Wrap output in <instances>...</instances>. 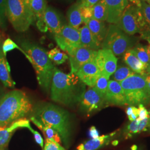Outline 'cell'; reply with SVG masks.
<instances>
[{"instance_id": "6da1fadb", "label": "cell", "mask_w": 150, "mask_h": 150, "mask_svg": "<svg viewBox=\"0 0 150 150\" xmlns=\"http://www.w3.org/2000/svg\"><path fill=\"white\" fill-rule=\"evenodd\" d=\"M85 84L75 74H64L55 67L51 84V98L54 102L73 106L80 100Z\"/></svg>"}, {"instance_id": "7a4b0ae2", "label": "cell", "mask_w": 150, "mask_h": 150, "mask_svg": "<svg viewBox=\"0 0 150 150\" xmlns=\"http://www.w3.org/2000/svg\"><path fill=\"white\" fill-rule=\"evenodd\" d=\"M32 116L56 131L65 147L70 146L72 129L70 115L66 110L50 103H43L33 110Z\"/></svg>"}, {"instance_id": "3957f363", "label": "cell", "mask_w": 150, "mask_h": 150, "mask_svg": "<svg viewBox=\"0 0 150 150\" xmlns=\"http://www.w3.org/2000/svg\"><path fill=\"white\" fill-rule=\"evenodd\" d=\"M33 111L32 103L23 91L14 90L0 100V127L25 118Z\"/></svg>"}, {"instance_id": "277c9868", "label": "cell", "mask_w": 150, "mask_h": 150, "mask_svg": "<svg viewBox=\"0 0 150 150\" xmlns=\"http://www.w3.org/2000/svg\"><path fill=\"white\" fill-rule=\"evenodd\" d=\"M21 46L35 70L40 86L43 90L48 91L55 67L49 59L47 52L40 46L28 41H22Z\"/></svg>"}, {"instance_id": "5b68a950", "label": "cell", "mask_w": 150, "mask_h": 150, "mask_svg": "<svg viewBox=\"0 0 150 150\" xmlns=\"http://www.w3.org/2000/svg\"><path fill=\"white\" fill-rule=\"evenodd\" d=\"M119 83L123 88L127 105H150V89L146 81V75L134 74Z\"/></svg>"}, {"instance_id": "8992f818", "label": "cell", "mask_w": 150, "mask_h": 150, "mask_svg": "<svg viewBox=\"0 0 150 150\" xmlns=\"http://www.w3.org/2000/svg\"><path fill=\"white\" fill-rule=\"evenodd\" d=\"M6 17L18 32L26 31L36 19L25 0H7Z\"/></svg>"}, {"instance_id": "52a82bcc", "label": "cell", "mask_w": 150, "mask_h": 150, "mask_svg": "<svg viewBox=\"0 0 150 150\" xmlns=\"http://www.w3.org/2000/svg\"><path fill=\"white\" fill-rule=\"evenodd\" d=\"M134 41L128 35L115 24H111L107 29L105 39L101 45L102 49H107L112 51L116 56L125 54L132 48Z\"/></svg>"}, {"instance_id": "ba28073f", "label": "cell", "mask_w": 150, "mask_h": 150, "mask_svg": "<svg viewBox=\"0 0 150 150\" xmlns=\"http://www.w3.org/2000/svg\"><path fill=\"white\" fill-rule=\"evenodd\" d=\"M121 30L128 35L140 33L147 25L141 8L129 4L117 24Z\"/></svg>"}, {"instance_id": "9c48e42d", "label": "cell", "mask_w": 150, "mask_h": 150, "mask_svg": "<svg viewBox=\"0 0 150 150\" xmlns=\"http://www.w3.org/2000/svg\"><path fill=\"white\" fill-rule=\"evenodd\" d=\"M54 39L59 48L69 54L75 49L81 47L79 29L69 25H63L60 32L54 35Z\"/></svg>"}, {"instance_id": "30bf717a", "label": "cell", "mask_w": 150, "mask_h": 150, "mask_svg": "<svg viewBox=\"0 0 150 150\" xmlns=\"http://www.w3.org/2000/svg\"><path fill=\"white\" fill-rule=\"evenodd\" d=\"M79 103L81 111L87 116L101 110L107 104L105 98L94 87H90L85 90Z\"/></svg>"}, {"instance_id": "8fae6325", "label": "cell", "mask_w": 150, "mask_h": 150, "mask_svg": "<svg viewBox=\"0 0 150 150\" xmlns=\"http://www.w3.org/2000/svg\"><path fill=\"white\" fill-rule=\"evenodd\" d=\"M95 62L101 75L106 76L108 79L117 67V59L110 50H98Z\"/></svg>"}, {"instance_id": "7c38bea8", "label": "cell", "mask_w": 150, "mask_h": 150, "mask_svg": "<svg viewBox=\"0 0 150 150\" xmlns=\"http://www.w3.org/2000/svg\"><path fill=\"white\" fill-rule=\"evenodd\" d=\"M97 51L85 47H79L69 54L71 73L76 74L84 64L95 59Z\"/></svg>"}, {"instance_id": "4fadbf2b", "label": "cell", "mask_w": 150, "mask_h": 150, "mask_svg": "<svg viewBox=\"0 0 150 150\" xmlns=\"http://www.w3.org/2000/svg\"><path fill=\"white\" fill-rule=\"evenodd\" d=\"M75 75L85 85L93 87L101 74L95 59L83 64L76 72Z\"/></svg>"}, {"instance_id": "5bb4252c", "label": "cell", "mask_w": 150, "mask_h": 150, "mask_svg": "<svg viewBox=\"0 0 150 150\" xmlns=\"http://www.w3.org/2000/svg\"><path fill=\"white\" fill-rule=\"evenodd\" d=\"M105 100L106 103L110 105L120 106L127 105L122 87L119 82L113 80L108 81Z\"/></svg>"}, {"instance_id": "9a60e30c", "label": "cell", "mask_w": 150, "mask_h": 150, "mask_svg": "<svg viewBox=\"0 0 150 150\" xmlns=\"http://www.w3.org/2000/svg\"><path fill=\"white\" fill-rule=\"evenodd\" d=\"M30 121L26 118H21L13 122L10 125L0 127V150H4L7 147L12 136L19 128H28Z\"/></svg>"}, {"instance_id": "2e32d148", "label": "cell", "mask_w": 150, "mask_h": 150, "mask_svg": "<svg viewBox=\"0 0 150 150\" xmlns=\"http://www.w3.org/2000/svg\"><path fill=\"white\" fill-rule=\"evenodd\" d=\"M107 6L106 21L111 24H117L123 12L129 5L127 0H104Z\"/></svg>"}, {"instance_id": "e0dca14e", "label": "cell", "mask_w": 150, "mask_h": 150, "mask_svg": "<svg viewBox=\"0 0 150 150\" xmlns=\"http://www.w3.org/2000/svg\"><path fill=\"white\" fill-rule=\"evenodd\" d=\"M117 134L114 131L108 134H103L96 139H91L81 144L77 147V150H98L109 145Z\"/></svg>"}, {"instance_id": "ac0fdd59", "label": "cell", "mask_w": 150, "mask_h": 150, "mask_svg": "<svg viewBox=\"0 0 150 150\" xmlns=\"http://www.w3.org/2000/svg\"><path fill=\"white\" fill-rule=\"evenodd\" d=\"M149 118H146L139 121L137 118L130 121L123 128L122 136L125 139H131L137 134L147 131V124Z\"/></svg>"}, {"instance_id": "d6986e66", "label": "cell", "mask_w": 150, "mask_h": 150, "mask_svg": "<svg viewBox=\"0 0 150 150\" xmlns=\"http://www.w3.org/2000/svg\"><path fill=\"white\" fill-rule=\"evenodd\" d=\"M43 18L48 28L54 35L60 32L63 25L59 14L54 8L47 6L43 13Z\"/></svg>"}, {"instance_id": "ffe728a7", "label": "cell", "mask_w": 150, "mask_h": 150, "mask_svg": "<svg viewBox=\"0 0 150 150\" xmlns=\"http://www.w3.org/2000/svg\"><path fill=\"white\" fill-rule=\"evenodd\" d=\"M123 59L129 68L134 73L144 76L147 75L146 72L149 66L142 63L137 58L132 48L127 50L123 54Z\"/></svg>"}, {"instance_id": "44dd1931", "label": "cell", "mask_w": 150, "mask_h": 150, "mask_svg": "<svg viewBox=\"0 0 150 150\" xmlns=\"http://www.w3.org/2000/svg\"><path fill=\"white\" fill-rule=\"evenodd\" d=\"M2 43L0 40V81L5 87L13 88L15 83L11 78L10 66L2 51Z\"/></svg>"}, {"instance_id": "7402d4cb", "label": "cell", "mask_w": 150, "mask_h": 150, "mask_svg": "<svg viewBox=\"0 0 150 150\" xmlns=\"http://www.w3.org/2000/svg\"><path fill=\"white\" fill-rule=\"evenodd\" d=\"M86 25L97 42L101 46L102 42L106 36L108 29L105 22L92 18L86 23Z\"/></svg>"}, {"instance_id": "603a6c76", "label": "cell", "mask_w": 150, "mask_h": 150, "mask_svg": "<svg viewBox=\"0 0 150 150\" xmlns=\"http://www.w3.org/2000/svg\"><path fill=\"white\" fill-rule=\"evenodd\" d=\"M79 31L81 47L95 51H98L101 48V45L97 42L86 25L80 28Z\"/></svg>"}, {"instance_id": "cb8c5ba5", "label": "cell", "mask_w": 150, "mask_h": 150, "mask_svg": "<svg viewBox=\"0 0 150 150\" xmlns=\"http://www.w3.org/2000/svg\"><path fill=\"white\" fill-rule=\"evenodd\" d=\"M28 7L35 18H43V13L47 7L46 0H25Z\"/></svg>"}, {"instance_id": "d4e9b609", "label": "cell", "mask_w": 150, "mask_h": 150, "mask_svg": "<svg viewBox=\"0 0 150 150\" xmlns=\"http://www.w3.org/2000/svg\"><path fill=\"white\" fill-rule=\"evenodd\" d=\"M67 20L69 25L77 29H79L81 25L83 22L80 6L77 4H75L69 8L67 12Z\"/></svg>"}, {"instance_id": "484cf974", "label": "cell", "mask_w": 150, "mask_h": 150, "mask_svg": "<svg viewBox=\"0 0 150 150\" xmlns=\"http://www.w3.org/2000/svg\"><path fill=\"white\" fill-rule=\"evenodd\" d=\"M30 119L33 123H34L39 129L42 131L43 134L46 136L47 139H52L59 144H61L62 142L59 134H58V133L56 131H54V129H52L49 126L43 125V123L40 122L33 116H31Z\"/></svg>"}, {"instance_id": "4316f807", "label": "cell", "mask_w": 150, "mask_h": 150, "mask_svg": "<svg viewBox=\"0 0 150 150\" xmlns=\"http://www.w3.org/2000/svg\"><path fill=\"white\" fill-rule=\"evenodd\" d=\"M92 18L100 21L104 22L107 20V6L104 0L99 1L96 4L92 7Z\"/></svg>"}, {"instance_id": "83f0119b", "label": "cell", "mask_w": 150, "mask_h": 150, "mask_svg": "<svg viewBox=\"0 0 150 150\" xmlns=\"http://www.w3.org/2000/svg\"><path fill=\"white\" fill-rule=\"evenodd\" d=\"M134 72L129 69L128 66H120L117 67V69L113 74V80L116 81L118 82L126 79L129 76L134 75Z\"/></svg>"}, {"instance_id": "f1b7e54d", "label": "cell", "mask_w": 150, "mask_h": 150, "mask_svg": "<svg viewBox=\"0 0 150 150\" xmlns=\"http://www.w3.org/2000/svg\"><path fill=\"white\" fill-rule=\"evenodd\" d=\"M134 54L137 58L144 64L150 66V56L147 51V46H142L141 45H137L134 47L132 48Z\"/></svg>"}, {"instance_id": "f546056e", "label": "cell", "mask_w": 150, "mask_h": 150, "mask_svg": "<svg viewBox=\"0 0 150 150\" xmlns=\"http://www.w3.org/2000/svg\"><path fill=\"white\" fill-rule=\"evenodd\" d=\"M47 54L48 57L51 61H52L57 64H62L69 59L67 55L64 54V52H61L57 47L47 52Z\"/></svg>"}, {"instance_id": "4dcf8cb0", "label": "cell", "mask_w": 150, "mask_h": 150, "mask_svg": "<svg viewBox=\"0 0 150 150\" xmlns=\"http://www.w3.org/2000/svg\"><path fill=\"white\" fill-rule=\"evenodd\" d=\"M109 79L103 75H101L93 87L100 95L105 98Z\"/></svg>"}, {"instance_id": "1f68e13d", "label": "cell", "mask_w": 150, "mask_h": 150, "mask_svg": "<svg viewBox=\"0 0 150 150\" xmlns=\"http://www.w3.org/2000/svg\"><path fill=\"white\" fill-rule=\"evenodd\" d=\"M16 48L20 50L25 55V56L27 57V54L25 53V52L21 47H18V45L16 44L15 42H14L11 38H7L2 43V51L6 56V54L8 52Z\"/></svg>"}, {"instance_id": "d6a6232c", "label": "cell", "mask_w": 150, "mask_h": 150, "mask_svg": "<svg viewBox=\"0 0 150 150\" xmlns=\"http://www.w3.org/2000/svg\"><path fill=\"white\" fill-rule=\"evenodd\" d=\"M42 150H66L60 144L52 139H47L45 140V144Z\"/></svg>"}, {"instance_id": "836d02e7", "label": "cell", "mask_w": 150, "mask_h": 150, "mask_svg": "<svg viewBox=\"0 0 150 150\" xmlns=\"http://www.w3.org/2000/svg\"><path fill=\"white\" fill-rule=\"evenodd\" d=\"M141 10L145 18L147 25H150V5L146 2L141 1Z\"/></svg>"}, {"instance_id": "e575fe53", "label": "cell", "mask_w": 150, "mask_h": 150, "mask_svg": "<svg viewBox=\"0 0 150 150\" xmlns=\"http://www.w3.org/2000/svg\"><path fill=\"white\" fill-rule=\"evenodd\" d=\"M80 6L81 14L83 19V21L86 23L90 20L92 18V7Z\"/></svg>"}, {"instance_id": "d590c367", "label": "cell", "mask_w": 150, "mask_h": 150, "mask_svg": "<svg viewBox=\"0 0 150 150\" xmlns=\"http://www.w3.org/2000/svg\"><path fill=\"white\" fill-rule=\"evenodd\" d=\"M6 1L7 0H0V17L3 29L6 28Z\"/></svg>"}, {"instance_id": "8d00e7d4", "label": "cell", "mask_w": 150, "mask_h": 150, "mask_svg": "<svg viewBox=\"0 0 150 150\" xmlns=\"http://www.w3.org/2000/svg\"><path fill=\"white\" fill-rule=\"evenodd\" d=\"M28 129H29V130L32 132V134H33L36 143L38 145H40L42 149H43L44 147V142H43V139L41 135L38 131H35L32 129L31 126H29Z\"/></svg>"}, {"instance_id": "74e56055", "label": "cell", "mask_w": 150, "mask_h": 150, "mask_svg": "<svg viewBox=\"0 0 150 150\" xmlns=\"http://www.w3.org/2000/svg\"><path fill=\"white\" fill-rule=\"evenodd\" d=\"M138 113H139V117L137 119L139 121H142L145 118L149 117V111L146 109V108L143 105H139Z\"/></svg>"}, {"instance_id": "f35d334b", "label": "cell", "mask_w": 150, "mask_h": 150, "mask_svg": "<svg viewBox=\"0 0 150 150\" xmlns=\"http://www.w3.org/2000/svg\"><path fill=\"white\" fill-rule=\"evenodd\" d=\"M100 0H78L76 4L82 7H92L96 4Z\"/></svg>"}, {"instance_id": "ab89813d", "label": "cell", "mask_w": 150, "mask_h": 150, "mask_svg": "<svg viewBox=\"0 0 150 150\" xmlns=\"http://www.w3.org/2000/svg\"><path fill=\"white\" fill-rule=\"evenodd\" d=\"M141 37L150 43V25H147L140 32Z\"/></svg>"}, {"instance_id": "60d3db41", "label": "cell", "mask_w": 150, "mask_h": 150, "mask_svg": "<svg viewBox=\"0 0 150 150\" xmlns=\"http://www.w3.org/2000/svg\"><path fill=\"white\" fill-rule=\"evenodd\" d=\"M37 26H38V28L39 29L40 31L43 32L47 31L48 27L47 26V25L44 21L43 18L38 20V22H37Z\"/></svg>"}, {"instance_id": "b9f144b4", "label": "cell", "mask_w": 150, "mask_h": 150, "mask_svg": "<svg viewBox=\"0 0 150 150\" xmlns=\"http://www.w3.org/2000/svg\"><path fill=\"white\" fill-rule=\"evenodd\" d=\"M88 133H89V136L91 139H96L100 136L99 132L96 128V127L95 126H91L90 129H89Z\"/></svg>"}, {"instance_id": "7bdbcfd3", "label": "cell", "mask_w": 150, "mask_h": 150, "mask_svg": "<svg viewBox=\"0 0 150 150\" xmlns=\"http://www.w3.org/2000/svg\"><path fill=\"white\" fill-rule=\"evenodd\" d=\"M134 106H129L126 110V113L127 115V116H129L132 113L134 112Z\"/></svg>"}, {"instance_id": "ee69618b", "label": "cell", "mask_w": 150, "mask_h": 150, "mask_svg": "<svg viewBox=\"0 0 150 150\" xmlns=\"http://www.w3.org/2000/svg\"><path fill=\"white\" fill-rule=\"evenodd\" d=\"M127 1L131 2L132 4H134V5L136 6L137 7L141 8V0H127Z\"/></svg>"}, {"instance_id": "f6af8a7d", "label": "cell", "mask_w": 150, "mask_h": 150, "mask_svg": "<svg viewBox=\"0 0 150 150\" xmlns=\"http://www.w3.org/2000/svg\"><path fill=\"white\" fill-rule=\"evenodd\" d=\"M5 91L4 87L1 85H0V100L2 98V97L5 95Z\"/></svg>"}, {"instance_id": "bcb514c9", "label": "cell", "mask_w": 150, "mask_h": 150, "mask_svg": "<svg viewBox=\"0 0 150 150\" xmlns=\"http://www.w3.org/2000/svg\"><path fill=\"white\" fill-rule=\"evenodd\" d=\"M146 81L148 84V86L150 89V74H148L146 75Z\"/></svg>"}, {"instance_id": "7dc6e473", "label": "cell", "mask_w": 150, "mask_h": 150, "mask_svg": "<svg viewBox=\"0 0 150 150\" xmlns=\"http://www.w3.org/2000/svg\"><path fill=\"white\" fill-rule=\"evenodd\" d=\"M111 144L113 146H117L119 144V141L117 139H115L111 142Z\"/></svg>"}, {"instance_id": "c3c4849f", "label": "cell", "mask_w": 150, "mask_h": 150, "mask_svg": "<svg viewBox=\"0 0 150 150\" xmlns=\"http://www.w3.org/2000/svg\"><path fill=\"white\" fill-rule=\"evenodd\" d=\"M149 121H148V124H147V131H150V110L149 111Z\"/></svg>"}, {"instance_id": "681fc988", "label": "cell", "mask_w": 150, "mask_h": 150, "mask_svg": "<svg viewBox=\"0 0 150 150\" xmlns=\"http://www.w3.org/2000/svg\"><path fill=\"white\" fill-rule=\"evenodd\" d=\"M131 150H138V147H137V145H132L131 147Z\"/></svg>"}, {"instance_id": "f907efd6", "label": "cell", "mask_w": 150, "mask_h": 150, "mask_svg": "<svg viewBox=\"0 0 150 150\" xmlns=\"http://www.w3.org/2000/svg\"><path fill=\"white\" fill-rule=\"evenodd\" d=\"M147 51H148L150 56V43H149V45L147 46Z\"/></svg>"}, {"instance_id": "816d5d0a", "label": "cell", "mask_w": 150, "mask_h": 150, "mask_svg": "<svg viewBox=\"0 0 150 150\" xmlns=\"http://www.w3.org/2000/svg\"><path fill=\"white\" fill-rule=\"evenodd\" d=\"M0 28H2V29H3V26H2V21H1V17H0Z\"/></svg>"}, {"instance_id": "f5cc1de1", "label": "cell", "mask_w": 150, "mask_h": 150, "mask_svg": "<svg viewBox=\"0 0 150 150\" xmlns=\"http://www.w3.org/2000/svg\"><path fill=\"white\" fill-rule=\"evenodd\" d=\"M141 1H144V2H146V3H147V4H150V0H141Z\"/></svg>"}, {"instance_id": "db71d44e", "label": "cell", "mask_w": 150, "mask_h": 150, "mask_svg": "<svg viewBox=\"0 0 150 150\" xmlns=\"http://www.w3.org/2000/svg\"><path fill=\"white\" fill-rule=\"evenodd\" d=\"M147 74H150V66L148 67L147 70Z\"/></svg>"}, {"instance_id": "11a10c76", "label": "cell", "mask_w": 150, "mask_h": 150, "mask_svg": "<svg viewBox=\"0 0 150 150\" xmlns=\"http://www.w3.org/2000/svg\"><path fill=\"white\" fill-rule=\"evenodd\" d=\"M8 150V149H7V148H6V149H5V150Z\"/></svg>"}, {"instance_id": "9f6ffc18", "label": "cell", "mask_w": 150, "mask_h": 150, "mask_svg": "<svg viewBox=\"0 0 150 150\" xmlns=\"http://www.w3.org/2000/svg\"><path fill=\"white\" fill-rule=\"evenodd\" d=\"M141 150V149H139V150Z\"/></svg>"}, {"instance_id": "6f0895ef", "label": "cell", "mask_w": 150, "mask_h": 150, "mask_svg": "<svg viewBox=\"0 0 150 150\" xmlns=\"http://www.w3.org/2000/svg\"><path fill=\"white\" fill-rule=\"evenodd\" d=\"M149 132H150V131H149Z\"/></svg>"}, {"instance_id": "680465c9", "label": "cell", "mask_w": 150, "mask_h": 150, "mask_svg": "<svg viewBox=\"0 0 150 150\" xmlns=\"http://www.w3.org/2000/svg\"></svg>"}]
</instances>
